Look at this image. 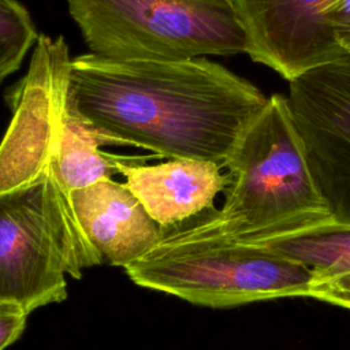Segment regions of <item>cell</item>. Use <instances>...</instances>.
I'll use <instances>...</instances> for the list:
<instances>
[{
  "label": "cell",
  "mask_w": 350,
  "mask_h": 350,
  "mask_svg": "<svg viewBox=\"0 0 350 350\" xmlns=\"http://www.w3.org/2000/svg\"><path fill=\"white\" fill-rule=\"evenodd\" d=\"M267 97L204 57L71 59L67 105L103 144L134 145L159 157L204 160L220 168Z\"/></svg>",
  "instance_id": "6da1fadb"
},
{
  "label": "cell",
  "mask_w": 350,
  "mask_h": 350,
  "mask_svg": "<svg viewBox=\"0 0 350 350\" xmlns=\"http://www.w3.org/2000/svg\"><path fill=\"white\" fill-rule=\"evenodd\" d=\"M219 211L187 226L206 235L264 243L332 220L294 126L287 97H268L232 150Z\"/></svg>",
  "instance_id": "7a4b0ae2"
},
{
  "label": "cell",
  "mask_w": 350,
  "mask_h": 350,
  "mask_svg": "<svg viewBox=\"0 0 350 350\" xmlns=\"http://www.w3.org/2000/svg\"><path fill=\"white\" fill-rule=\"evenodd\" d=\"M124 271L139 287L209 308L309 297L313 280L306 267L265 245L201 234L183 223Z\"/></svg>",
  "instance_id": "3957f363"
},
{
  "label": "cell",
  "mask_w": 350,
  "mask_h": 350,
  "mask_svg": "<svg viewBox=\"0 0 350 350\" xmlns=\"http://www.w3.org/2000/svg\"><path fill=\"white\" fill-rule=\"evenodd\" d=\"M103 260L86 238L51 165L31 183L0 194V301L31 313L67 298L75 279Z\"/></svg>",
  "instance_id": "277c9868"
},
{
  "label": "cell",
  "mask_w": 350,
  "mask_h": 350,
  "mask_svg": "<svg viewBox=\"0 0 350 350\" xmlns=\"http://www.w3.org/2000/svg\"><path fill=\"white\" fill-rule=\"evenodd\" d=\"M90 53L108 60H185L247 53L230 0H66Z\"/></svg>",
  "instance_id": "5b68a950"
},
{
  "label": "cell",
  "mask_w": 350,
  "mask_h": 350,
  "mask_svg": "<svg viewBox=\"0 0 350 350\" xmlns=\"http://www.w3.org/2000/svg\"><path fill=\"white\" fill-rule=\"evenodd\" d=\"M70 66L63 37L40 34L29 71L11 96L12 119L0 144V194L31 183L51 165L67 109Z\"/></svg>",
  "instance_id": "8992f818"
},
{
  "label": "cell",
  "mask_w": 350,
  "mask_h": 350,
  "mask_svg": "<svg viewBox=\"0 0 350 350\" xmlns=\"http://www.w3.org/2000/svg\"><path fill=\"white\" fill-rule=\"evenodd\" d=\"M286 97L334 220L350 223V55L294 78Z\"/></svg>",
  "instance_id": "52a82bcc"
},
{
  "label": "cell",
  "mask_w": 350,
  "mask_h": 350,
  "mask_svg": "<svg viewBox=\"0 0 350 350\" xmlns=\"http://www.w3.org/2000/svg\"><path fill=\"white\" fill-rule=\"evenodd\" d=\"M332 0H230L247 37V55L287 82L345 53L325 21Z\"/></svg>",
  "instance_id": "ba28073f"
},
{
  "label": "cell",
  "mask_w": 350,
  "mask_h": 350,
  "mask_svg": "<svg viewBox=\"0 0 350 350\" xmlns=\"http://www.w3.org/2000/svg\"><path fill=\"white\" fill-rule=\"evenodd\" d=\"M72 211L103 264L127 267L152 250L165 230L129 187L111 178L68 193Z\"/></svg>",
  "instance_id": "9c48e42d"
},
{
  "label": "cell",
  "mask_w": 350,
  "mask_h": 350,
  "mask_svg": "<svg viewBox=\"0 0 350 350\" xmlns=\"http://www.w3.org/2000/svg\"><path fill=\"white\" fill-rule=\"evenodd\" d=\"M107 154L129 190L164 230L212 211L216 196L230 185V175H223L221 168L211 161L175 159L142 165Z\"/></svg>",
  "instance_id": "30bf717a"
},
{
  "label": "cell",
  "mask_w": 350,
  "mask_h": 350,
  "mask_svg": "<svg viewBox=\"0 0 350 350\" xmlns=\"http://www.w3.org/2000/svg\"><path fill=\"white\" fill-rule=\"evenodd\" d=\"M100 145L104 144L94 130L67 105L51 163L56 179L67 193L108 179L116 172Z\"/></svg>",
  "instance_id": "8fae6325"
},
{
  "label": "cell",
  "mask_w": 350,
  "mask_h": 350,
  "mask_svg": "<svg viewBox=\"0 0 350 350\" xmlns=\"http://www.w3.org/2000/svg\"><path fill=\"white\" fill-rule=\"evenodd\" d=\"M260 245L306 267L312 282L350 273V223L332 219Z\"/></svg>",
  "instance_id": "7c38bea8"
},
{
  "label": "cell",
  "mask_w": 350,
  "mask_h": 350,
  "mask_svg": "<svg viewBox=\"0 0 350 350\" xmlns=\"http://www.w3.org/2000/svg\"><path fill=\"white\" fill-rule=\"evenodd\" d=\"M37 40L29 11L16 0H0V82L21 67Z\"/></svg>",
  "instance_id": "4fadbf2b"
},
{
  "label": "cell",
  "mask_w": 350,
  "mask_h": 350,
  "mask_svg": "<svg viewBox=\"0 0 350 350\" xmlns=\"http://www.w3.org/2000/svg\"><path fill=\"white\" fill-rule=\"evenodd\" d=\"M309 297L350 309V273L312 282Z\"/></svg>",
  "instance_id": "5bb4252c"
},
{
  "label": "cell",
  "mask_w": 350,
  "mask_h": 350,
  "mask_svg": "<svg viewBox=\"0 0 350 350\" xmlns=\"http://www.w3.org/2000/svg\"><path fill=\"white\" fill-rule=\"evenodd\" d=\"M29 314V312L15 304L0 301V350H4L21 338Z\"/></svg>",
  "instance_id": "9a60e30c"
},
{
  "label": "cell",
  "mask_w": 350,
  "mask_h": 350,
  "mask_svg": "<svg viewBox=\"0 0 350 350\" xmlns=\"http://www.w3.org/2000/svg\"><path fill=\"white\" fill-rule=\"evenodd\" d=\"M325 21L345 55H350V0H332L325 11Z\"/></svg>",
  "instance_id": "2e32d148"
}]
</instances>
